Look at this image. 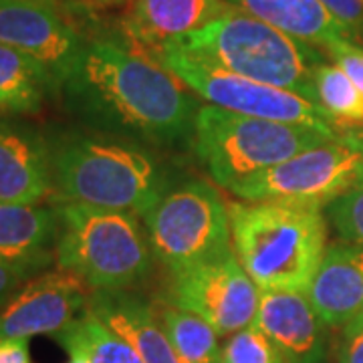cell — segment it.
Here are the masks:
<instances>
[{
    "mask_svg": "<svg viewBox=\"0 0 363 363\" xmlns=\"http://www.w3.org/2000/svg\"><path fill=\"white\" fill-rule=\"evenodd\" d=\"M67 113L91 131L142 145L192 143L200 105L172 71L116 37L93 35L63 79Z\"/></svg>",
    "mask_w": 363,
    "mask_h": 363,
    "instance_id": "cell-1",
    "label": "cell"
},
{
    "mask_svg": "<svg viewBox=\"0 0 363 363\" xmlns=\"http://www.w3.org/2000/svg\"><path fill=\"white\" fill-rule=\"evenodd\" d=\"M49 143L55 200L143 218L169 184L166 169L142 143L91 130L57 131Z\"/></svg>",
    "mask_w": 363,
    "mask_h": 363,
    "instance_id": "cell-2",
    "label": "cell"
},
{
    "mask_svg": "<svg viewBox=\"0 0 363 363\" xmlns=\"http://www.w3.org/2000/svg\"><path fill=\"white\" fill-rule=\"evenodd\" d=\"M234 255L260 291L307 293L327 250L321 208L297 202H230Z\"/></svg>",
    "mask_w": 363,
    "mask_h": 363,
    "instance_id": "cell-3",
    "label": "cell"
},
{
    "mask_svg": "<svg viewBox=\"0 0 363 363\" xmlns=\"http://www.w3.org/2000/svg\"><path fill=\"white\" fill-rule=\"evenodd\" d=\"M234 75L298 93L317 104L315 71L323 52L233 6L200 30L168 43Z\"/></svg>",
    "mask_w": 363,
    "mask_h": 363,
    "instance_id": "cell-4",
    "label": "cell"
},
{
    "mask_svg": "<svg viewBox=\"0 0 363 363\" xmlns=\"http://www.w3.org/2000/svg\"><path fill=\"white\" fill-rule=\"evenodd\" d=\"M52 206L59 269L77 274L91 291H128L150 274L156 257L140 216L65 200Z\"/></svg>",
    "mask_w": 363,
    "mask_h": 363,
    "instance_id": "cell-5",
    "label": "cell"
},
{
    "mask_svg": "<svg viewBox=\"0 0 363 363\" xmlns=\"http://www.w3.org/2000/svg\"><path fill=\"white\" fill-rule=\"evenodd\" d=\"M339 133L200 105L192 143L212 180L233 194L238 186Z\"/></svg>",
    "mask_w": 363,
    "mask_h": 363,
    "instance_id": "cell-6",
    "label": "cell"
},
{
    "mask_svg": "<svg viewBox=\"0 0 363 363\" xmlns=\"http://www.w3.org/2000/svg\"><path fill=\"white\" fill-rule=\"evenodd\" d=\"M143 222L154 257L169 274L233 252L228 204L204 180L169 182Z\"/></svg>",
    "mask_w": 363,
    "mask_h": 363,
    "instance_id": "cell-7",
    "label": "cell"
},
{
    "mask_svg": "<svg viewBox=\"0 0 363 363\" xmlns=\"http://www.w3.org/2000/svg\"><path fill=\"white\" fill-rule=\"evenodd\" d=\"M363 186V123L341 128L319 143L269 172L238 186L233 194L245 202L281 200L325 208Z\"/></svg>",
    "mask_w": 363,
    "mask_h": 363,
    "instance_id": "cell-8",
    "label": "cell"
},
{
    "mask_svg": "<svg viewBox=\"0 0 363 363\" xmlns=\"http://www.w3.org/2000/svg\"><path fill=\"white\" fill-rule=\"evenodd\" d=\"M157 61L172 71L188 89L210 105L240 116L283 121L291 125H307L325 133H339L321 105L293 91L272 87L252 79L234 75L218 67L166 45L154 52Z\"/></svg>",
    "mask_w": 363,
    "mask_h": 363,
    "instance_id": "cell-9",
    "label": "cell"
},
{
    "mask_svg": "<svg viewBox=\"0 0 363 363\" xmlns=\"http://www.w3.org/2000/svg\"><path fill=\"white\" fill-rule=\"evenodd\" d=\"M87 18L65 0H0V43L37 59L61 87L93 37Z\"/></svg>",
    "mask_w": 363,
    "mask_h": 363,
    "instance_id": "cell-10",
    "label": "cell"
},
{
    "mask_svg": "<svg viewBox=\"0 0 363 363\" xmlns=\"http://www.w3.org/2000/svg\"><path fill=\"white\" fill-rule=\"evenodd\" d=\"M260 289L230 255L180 274H172L166 303L202 317L218 335H234L252 325Z\"/></svg>",
    "mask_w": 363,
    "mask_h": 363,
    "instance_id": "cell-11",
    "label": "cell"
},
{
    "mask_svg": "<svg viewBox=\"0 0 363 363\" xmlns=\"http://www.w3.org/2000/svg\"><path fill=\"white\" fill-rule=\"evenodd\" d=\"M91 293L83 279L63 269L28 279L0 307V341L59 335L87 311Z\"/></svg>",
    "mask_w": 363,
    "mask_h": 363,
    "instance_id": "cell-12",
    "label": "cell"
},
{
    "mask_svg": "<svg viewBox=\"0 0 363 363\" xmlns=\"http://www.w3.org/2000/svg\"><path fill=\"white\" fill-rule=\"evenodd\" d=\"M267 335L283 363H321L327 347V325L317 317L305 293L260 291L252 321Z\"/></svg>",
    "mask_w": 363,
    "mask_h": 363,
    "instance_id": "cell-13",
    "label": "cell"
},
{
    "mask_svg": "<svg viewBox=\"0 0 363 363\" xmlns=\"http://www.w3.org/2000/svg\"><path fill=\"white\" fill-rule=\"evenodd\" d=\"M51 194L49 138L30 125L0 121V202L40 204Z\"/></svg>",
    "mask_w": 363,
    "mask_h": 363,
    "instance_id": "cell-14",
    "label": "cell"
},
{
    "mask_svg": "<svg viewBox=\"0 0 363 363\" xmlns=\"http://www.w3.org/2000/svg\"><path fill=\"white\" fill-rule=\"evenodd\" d=\"M57 240L55 206L0 202V260L26 281L57 262Z\"/></svg>",
    "mask_w": 363,
    "mask_h": 363,
    "instance_id": "cell-15",
    "label": "cell"
},
{
    "mask_svg": "<svg viewBox=\"0 0 363 363\" xmlns=\"http://www.w3.org/2000/svg\"><path fill=\"white\" fill-rule=\"evenodd\" d=\"M228 0H131L123 35L152 52L178 40L233 9Z\"/></svg>",
    "mask_w": 363,
    "mask_h": 363,
    "instance_id": "cell-16",
    "label": "cell"
},
{
    "mask_svg": "<svg viewBox=\"0 0 363 363\" xmlns=\"http://www.w3.org/2000/svg\"><path fill=\"white\" fill-rule=\"evenodd\" d=\"M305 295L327 327L343 329L363 307V247H327Z\"/></svg>",
    "mask_w": 363,
    "mask_h": 363,
    "instance_id": "cell-17",
    "label": "cell"
},
{
    "mask_svg": "<svg viewBox=\"0 0 363 363\" xmlns=\"http://www.w3.org/2000/svg\"><path fill=\"white\" fill-rule=\"evenodd\" d=\"M89 311L130 343L143 363H180L156 307L130 291H93Z\"/></svg>",
    "mask_w": 363,
    "mask_h": 363,
    "instance_id": "cell-18",
    "label": "cell"
},
{
    "mask_svg": "<svg viewBox=\"0 0 363 363\" xmlns=\"http://www.w3.org/2000/svg\"><path fill=\"white\" fill-rule=\"evenodd\" d=\"M245 13L279 28L293 39L313 47H331L339 40H353L350 30L319 0H228Z\"/></svg>",
    "mask_w": 363,
    "mask_h": 363,
    "instance_id": "cell-19",
    "label": "cell"
},
{
    "mask_svg": "<svg viewBox=\"0 0 363 363\" xmlns=\"http://www.w3.org/2000/svg\"><path fill=\"white\" fill-rule=\"evenodd\" d=\"M47 95H59L49 69L30 55L0 43V111L35 116Z\"/></svg>",
    "mask_w": 363,
    "mask_h": 363,
    "instance_id": "cell-20",
    "label": "cell"
},
{
    "mask_svg": "<svg viewBox=\"0 0 363 363\" xmlns=\"http://www.w3.org/2000/svg\"><path fill=\"white\" fill-rule=\"evenodd\" d=\"M160 321L180 363H222L218 333L212 325L194 313L169 303L156 307Z\"/></svg>",
    "mask_w": 363,
    "mask_h": 363,
    "instance_id": "cell-21",
    "label": "cell"
},
{
    "mask_svg": "<svg viewBox=\"0 0 363 363\" xmlns=\"http://www.w3.org/2000/svg\"><path fill=\"white\" fill-rule=\"evenodd\" d=\"M52 339L67 353H81L87 363H143L130 343L111 331L97 315H93L89 307L75 323Z\"/></svg>",
    "mask_w": 363,
    "mask_h": 363,
    "instance_id": "cell-22",
    "label": "cell"
},
{
    "mask_svg": "<svg viewBox=\"0 0 363 363\" xmlns=\"http://www.w3.org/2000/svg\"><path fill=\"white\" fill-rule=\"evenodd\" d=\"M315 93L317 104L337 130L363 123V91L337 65L317 67Z\"/></svg>",
    "mask_w": 363,
    "mask_h": 363,
    "instance_id": "cell-23",
    "label": "cell"
},
{
    "mask_svg": "<svg viewBox=\"0 0 363 363\" xmlns=\"http://www.w3.org/2000/svg\"><path fill=\"white\" fill-rule=\"evenodd\" d=\"M222 363H283V359L259 327L250 325L224 343Z\"/></svg>",
    "mask_w": 363,
    "mask_h": 363,
    "instance_id": "cell-24",
    "label": "cell"
},
{
    "mask_svg": "<svg viewBox=\"0 0 363 363\" xmlns=\"http://www.w3.org/2000/svg\"><path fill=\"white\" fill-rule=\"evenodd\" d=\"M325 212L343 240L363 247V186L339 196L325 206Z\"/></svg>",
    "mask_w": 363,
    "mask_h": 363,
    "instance_id": "cell-25",
    "label": "cell"
},
{
    "mask_svg": "<svg viewBox=\"0 0 363 363\" xmlns=\"http://www.w3.org/2000/svg\"><path fill=\"white\" fill-rule=\"evenodd\" d=\"M335 65L363 91V47L353 40H339L327 47Z\"/></svg>",
    "mask_w": 363,
    "mask_h": 363,
    "instance_id": "cell-26",
    "label": "cell"
},
{
    "mask_svg": "<svg viewBox=\"0 0 363 363\" xmlns=\"http://www.w3.org/2000/svg\"><path fill=\"white\" fill-rule=\"evenodd\" d=\"M319 2L350 30L353 43H363V0H319Z\"/></svg>",
    "mask_w": 363,
    "mask_h": 363,
    "instance_id": "cell-27",
    "label": "cell"
},
{
    "mask_svg": "<svg viewBox=\"0 0 363 363\" xmlns=\"http://www.w3.org/2000/svg\"><path fill=\"white\" fill-rule=\"evenodd\" d=\"M0 363H33L28 339H2Z\"/></svg>",
    "mask_w": 363,
    "mask_h": 363,
    "instance_id": "cell-28",
    "label": "cell"
},
{
    "mask_svg": "<svg viewBox=\"0 0 363 363\" xmlns=\"http://www.w3.org/2000/svg\"><path fill=\"white\" fill-rule=\"evenodd\" d=\"M25 283L26 279L23 274H18L14 269H11L9 264H4L0 260V307L13 297L14 293L25 285Z\"/></svg>",
    "mask_w": 363,
    "mask_h": 363,
    "instance_id": "cell-29",
    "label": "cell"
},
{
    "mask_svg": "<svg viewBox=\"0 0 363 363\" xmlns=\"http://www.w3.org/2000/svg\"><path fill=\"white\" fill-rule=\"evenodd\" d=\"M339 363H363V331L351 339H343Z\"/></svg>",
    "mask_w": 363,
    "mask_h": 363,
    "instance_id": "cell-30",
    "label": "cell"
},
{
    "mask_svg": "<svg viewBox=\"0 0 363 363\" xmlns=\"http://www.w3.org/2000/svg\"><path fill=\"white\" fill-rule=\"evenodd\" d=\"M363 331V307L357 311V315L351 319L350 323L343 327V339H351L359 335Z\"/></svg>",
    "mask_w": 363,
    "mask_h": 363,
    "instance_id": "cell-31",
    "label": "cell"
},
{
    "mask_svg": "<svg viewBox=\"0 0 363 363\" xmlns=\"http://www.w3.org/2000/svg\"><path fill=\"white\" fill-rule=\"evenodd\" d=\"M93 4L97 6H119V4H125V2H131V0H91Z\"/></svg>",
    "mask_w": 363,
    "mask_h": 363,
    "instance_id": "cell-32",
    "label": "cell"
},
{
    "mask_svg": "<svg viewBox=\"0 0 363 363\" xmlns=\"http://www.w3.org/2000/svg\"><path fill=\"white\" fill-rule=\"evenodd\" d=\"M69 363H87L85 362V357L77 353V351H69Z\"/></svg>",
    "mask_w": 363,
    "mask_h": 363,
    "instance_id": "cell-33",
    "label": "cell"
}]
</instances>
